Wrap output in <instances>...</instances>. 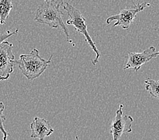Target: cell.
Masks as SVG:
<instances>
[{
    "instance_id": "6da1fadb",
    "label": "cell",
    "mask_w": 159,
    "mask_h": 140,
    "mask_svg": "<svg viewBox=\"0 0 159 140\" xmlns=\"http://www.w3.org/2000/svg\"><path fill=\"white\" fill-rule=\"evenodd\" d=\"M64 3V0H44L37 8L34 20L52 28L62 30L65 34L66 40L71 43L69 31L62 20L64 13L60 10Z\"/></svg>"
},
{
    "instance_id": "9c48e42d",
    "label": "cell",
    "mask_w": 159,
    "mask_h": 140,
    "mask_svg": "<svg viewBox=\"0 0 159 140\" xmlns=\"http://www.w3.org/2000/svg\"><path fill=\"white\" fill-rule=\"evenodd\" d=\"M13 8L12 0H0V24H5Z\"/></svg>"
},
{
    "instance_id": "30bf717a",
    "label": "cell",
    "mask_w": 159,
    "mask_h": 140,
    "mask_svg": "<svg viewBox=\"0 0 159 140\" xmlns=\"http://www.w3.org/2000/svg\"><path fill=\"white\" fill-rule=\"evenodd\" d=\"M146 90L154 98L159 100V79L154 80L152 79H147L144 81Z\"/></svg>"
},
{
    "instance_id": "3957f363",
    "label": "cell",
    "mask_w": 159,
    "mask_h": 140,
    "mask_svg": "<svg viewBox=\"0 0 159 140\" xmlns=\"http://www.w3.org/2000/svg\"><path fill=\"white\" fill-rule=\"evenodd\" d=\"M62 8L66 11L68 16L69 17V20L66 21V24L68 25H73L77 32L82 34L85 36V40L89 44L91 48L92 49L93 52L96 54V57L92 61V64L93 66H96L99 62V59L101 57L100 51L96 45V43L92 40V37L89 35L88 31V26L86 24V20L83 17L82 14L81 13L76 7L70 4L69 3H64Z\"/></svg>"
},
{
    "instance_id": "8992f818",
    "label": "cell",
    "mask_w": 159,
    "mask_h": 140,
    "mask_svg": "<svg viewBox=\"0 0 159 140\" xmlns=\"http://www.w3.org/2000/svg\"><path fill=\"white\" fill-rule=\"evenodd\" d=\"M123 108V105L120 104L110 127V133L112 135L113 140H118L123 134L131 133L132 131L133 117L128 115H124Z\"/></svg>"
},
{
    "instance_id": "52a82bcc",
    "label": "cell",
    "mask_w": 159,
    "mask_h": 140,
    "mask_svg": "<svg viewBox=\"0 0 159 140\" xmlns=\"http://www.w3.org/2000/svg\"><path fill=\"white\" fill-rule=\"evenodd\" d=\"M158 56L159 51L156 52V48L154 46H151L140 53H129L127 55V62L125 66L123 67V70H126L131 68L135 71H138L143 65Z\"/></svg>"
},
{
    "instance_id": "5b68a950",
    "label": "cell",
    "mask_w": 159,
    "mask_h": 140,
    "mask_svg": "<svg viewBox=\"0 0 159 140\" xmlns=\"http://www.w3.org/2000/svg\"><path fill=\"white\" fill-rule=\"evenodd\" d=\"M17 63L13 53V44L3 41L0 45V81L9 79L14 71V67Z\"/></svg>"
},
{
    "instance_id": "7c38bea8",
    "label": "cell",
    "mask_w": 159,
    "mask_h": 140,
    "mask_svg": "<svg viewBox=\"0 0 159 140\" xmlns=\"http://www.w3.org/2000/svg\"><path fill=\"white\" fill-rule=\"evenodd\" d=\"M18 33V29L15 30L14 31H7L6 32L0 33V45H1L3 41H5L7 39H8L10 36H14L15 35H17Z\"/></svg>"
},
{
    "instance_id": "277c9868",
    "label": "cell",
    "mask_w": 159,
    "mask_h": 140,
    "mask_svg": "<svg viewBox=\"0 0 159 140\" xmlns=\"http://www.w3.org/2000/svg\"><path fill=\"white\" fill-rule=\"evenodd\" d=\"M150 6L149 3L143 2L134 4L132 7H125L118 14L109 16L106 20V22L107 24H110L112 22H115L113 24V27L120 26L123 29H128L133 23L137 14L145 10L146 7H150Z\"/></svg>"
},
{
    "instance_id": "8fae6325",
    "label": "cell",
    "mask_w": 159,
    "mask_h": 140,
    "mask_svg": "<svg viewBox=\"0 0 159 140\" xmlns=\"http://www.w3.org/2000/svg\"><path fill=\"white\" fill-rule=\"evenodd\" d=\"M5 110V105L2 102H0V131H1L2 133L3 134V139L6 140L8 138L9 134L6 131L4 126H3V124L6 122V116L3 114V111Z\"/></svg>"
},
{
    "instance_id": "7a4b0ae2",
    "label": "cell",
    "mask_w": 159,
    "mask_h": 140,
    "mask_svg": "<svg viewBox=\"0 0 159 140\" xmlns=\"http://www.w3.org/2000/svg\"><path fill=\"white\" fill-rule=\"evenodd\" d=\"M53 55L49 59H45L39 55L37 49H33L28 54H21L19 60H17V65L21 73L29 80L33 81L40 77L52 62Z\"/></svg>"
},
{
    "instance_id": "ba28073f",
    "label": "cell",
    "mask_w": 159,
    "mask_h": 140,
    "mask_svg": "<svg viewBox=\"0 0 159 140\" xmlns=\"http://www.w3.org/2000/svg\"><path fill=\"white\" fill-rule=\"evenodd\" d=\"M31 138L43 140L45 138L50 136L54 132V129L47 120L35 117L31 124Z\"/></svg>"
}]
</instances>
